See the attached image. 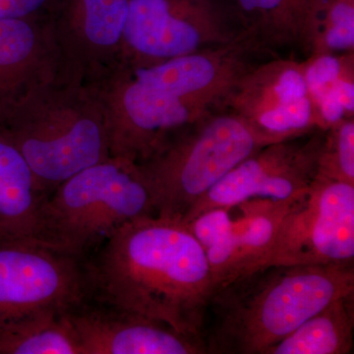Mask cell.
Instances as JSON below:
<instances>
[{"mask_svg": "<svg viewBox=\"0 0 354 354\" xmlns=\"http://www.w3.org/2000/svg\"><path fill=\"white\" fill-rule=\"evenodd\" d=\"M67 313L44 312L0 326V354H81Z\"/></svg>", "mask_w": 354, "mask_h": 354, "instance_id": "obj_18", "label": "cell"}, {"mask_svg": "<svg viewBox=\"0 0 354 354\" xmlns=\"http://www.w3.org/2000/svg\"><path fill=\"white\" fill-rule=\"evenodd\" d=\"M295 200L252 199L234 206L239 215L207 251L209 265L223 277L221 286L250 272Z\"/></svg>", "mask_w": 354, "mask_h": 354, "instance_id": "obj_15", "label": "cell"}, {"mask_svg": "<svg viewBox=\"0 0 354 354\" xmlns=\"http://www.w3.org/2000/svg\"><path fill=\"white\" fill-rule=\"evenodd\" d=\"M90 299L82 258L39 242L0 241V326Z\"/></svg>", "mask_w": 354, "mask_h": 354, "instance_id": "obj_8", "label": "cell"}, {"mask_svg": "<svg viewBox=\"0 0 354 354\" xmlns=\"http://www.w3.org/2000/svg\"><path fill=\"white\" fill-rule=\"evenodd\" d=\"M353 46L354 0H324L320 38L314 55L353 50Z\"/></svg>", "mask_w": 354, "mask_h": 354, "instance_id": "obj_20", "label": "cell"}, {"mask_svg": "<svg viewBox=\"0 0 354 354\" xmlns=\"http://www.w3.org/2000/svg\"><path fill=\"white\" fill-rule=\"evenodd\" d=\"M58 0H0V20L48 17Z\"/></svg>", "mask_w": 354, "mask_h": 354, "instance_id": "obj_22", "label": "cell"}, {"mask_svg": "<svg viewBox=\"0 0 354 354\" xmlns=\"http://www.w3.org/2000/svg\"><path fill=\"white\" fill-rule=\"evenodd\" d=\"M348 69L342 58L332 53L313 55L305 62L304 76L313 102Z\"/></svg>", "mask_w": 354, "mask_h": 354, "instance_id": "obj_21", "label": "cell"}, {"mask_svg": "<svg viewBox=\"0 0 354 354\" xmlns=\"http://www.w3.org/2000/svg\"><path fill=\"white\" fill-rule=\"evenodd\" d=\"M235 27L263 50L315 55L324 0H218Z\"/></svg>", "mask_w": 354, "mask_h": 354, "instance_id": "obj_14", "label": "cell"}, {"mask_svg": "<svg viewBox=\"0 0 354 354\" xmlns=\"http://www.w3.org/2000/svg\"><path fill=\"white\" fill-rule=\"evenodd\" d=\"M305 62L271 60L242 77L225 102L276 143L320 128L326 130L304 76Z\"/></svg>", "mask_w": 354, "mask_h": 354, "instance_id": "obj_10", "label": "cell"}, {"mask_svg": "<svg viewBox=\"0 0 354 354\" xmlns=\"http://www.w3.org/2000/svg\"><path fill=\"white\" fill-rule=\"evenodd\" d=\"M318 176L354 185L353 118H346L328 129Z\"/></svg>", "mask_w": 354, "mask_h": 354, "instance_id": "obj_19", "label": "cell"}, {"mask_svg": "<svg viewBox=\"0 0 354 354\" xmlns=\"http://www.w3.org/2000/svg\"><path fill=\"white\" fill-rule=\"evenodd\" d=\"M156 216L139 165L111 157L60 183L44 200L39 243L78 258L130 223Z\"/></svg>", "mask_w": 354, "mask_h": 354, "instance_id": "obj_5", "label": "cell"}, {"mask_svg": "<svg viewBox=\"0 0 354 354\" xmlns=\"http://www.w3.org/2000/svg\"><path fill=\"white\" fill-rule=\"evenodd\" d=\"M97 248L86 264L90 300L205 339L215 286L206 253L183 221H130Z\"/></svg>", "mask_w": 354, "mask_h": 354, "instance_id": "obj_1", "label": "cell"}, {"mask_svg": "<svg viewBox=\"0 0 354 354\" xmlns=\"http://www.w3.org/2000/svg\"><path fill=\"white\" fill-rule=\"evenodd\" d=\"M328 130L317 129L263 147L234 167L183 216L189 221L209 209L248 200L292 201L308 192L319 176Z\"/></svg>", "mask_w": 354, "mask_h": 354, "instance_id": "obj_9", "label": "cell"}, {"mask_svg": "<svg viewBox=\"0 0 354 354\" xmlns=\"http://www.w3.org/2000/svg\"><path fill=\"white\" fill-rule=\"evenodd\" d=\"M354 293L337 298L266 354H349L353 351Z\"/></svg>", "mask_w": 354, "mask_h": 354, "instance_id": "obj_17", "label": "cell"}, {"mask_svg": "<svg viewBox=\"0 0 354 354\" xmlns=\"http://www.w3.org/2000/svg\"><path fill=\"white\" fill-rule=\"evenodd\" d=\"M293 265H354V185L317 177L250 272Z\"/></svg>", "mask_w": 354, "mask_h": 354, "instance_id": "obj_6", "label": "cell"}, {"mask_svg": "<svg viewBox=\"0 0 354 354\" xmlns=\"http://www.w3.org/2000/svg\"><path fill=\"white\" fill-rule=\"evenodd\" d=\"M81 354H205V339L88 299L67 313Z\"/></svg>", "mask_w": 354, "mask_h": 354, "instance_id": "obj_12", "label": "cell"}, {"mask_svg": "<svg viewBox=\"0 0 354 354\" xmlns=\"http://www.w3.org/2000/svg\"><path fill=\"white\" fill-rule=\"evenodd\" d=\"M354 293V265L270 266L214 291L208 353L266 354L310 317Z\"/></svg>", "mask_w": 354, "mask_h": 354, "instance_id": "obj_2", "label": "cell"}, {"mask_svg": "<svg viewBox=\"0 0 354 354\" xmlns=\"http://www.w3.org/2000/svg\"><path fill=\"white\" fill-rule=\"evenodd\" d=\"M242 35L218 0H128L120 59L157 64L225 46Z\"/></svg>", "mask_w": 354, "mask_h": 354, "instance_id": "obj_7", "label": "cell"}, {"mask_svg": "<svg viewBox=\"0 0 354 354\" xmlns=\"http://www.w3.org/2000/svg\"><path fill=\"white\" fill-rule=\"evenodd\" d=\"M50 195L60 183L111 158L106 118L88 86L57 77L0 125Z\"/></svg>", "mask_w": 354, "mask_h": 354, "instance_id": "obj_3", "label": "cell"}, {"mask_svg": "<svg viewBox=\"0 0 354 354\" xmlns=\"http://www.w3.org/2000/svg\"><path fill=\"white\" fill-rule=\"evenodd\" d=\"M46 197L27 160L0 129V241L39 242Z\"/></svg>", "mask_w": 354, "mask_h": 354, "instance_id": "obj_16", "label": "cell"}, {"mask_svg": "<svg viewBox=\"0 0 354 354\" xmlns=\"http://www.w3.org/2000/svg\"><path fill=\"white\" fill-rule=\"evenodd\" d=\"M128 0H58L51 13L59 76L88 84L120 62Z\"/></svg>", "mask_w": 354, "mask_h": 354, "instance_id": "obj_11", "label": "cell"}, {"mask_svg": "<svg viewBox=\"0 0 354 354\" xmlns=\"http://www.w3.org/2000/svg\"><path fill=\"white\" fill-rule=\"evenodd\" d=\"M272 143L225 106L179 130L157 152L137 162L152 195L156 216L183 220L234 167Z\"/></svg>", "mask_w": 354, "mask_h": 354, "instance_id": "obj_4", "label": "cell"}, {"mask_svg": "<svg viewBox=\"0 0 354 354\" xmlns=\"http://www.w3.org/2000/svg\"><path fill=\"white\" fill-rule=\"evenodd\" d=\"M57 77L50 16L0 20V125L32 93Z\"/></svg>", "mask_w": 354, "mask_h": 354, "instance_id": "obj_13", "label": "cell"}]
</instances>
